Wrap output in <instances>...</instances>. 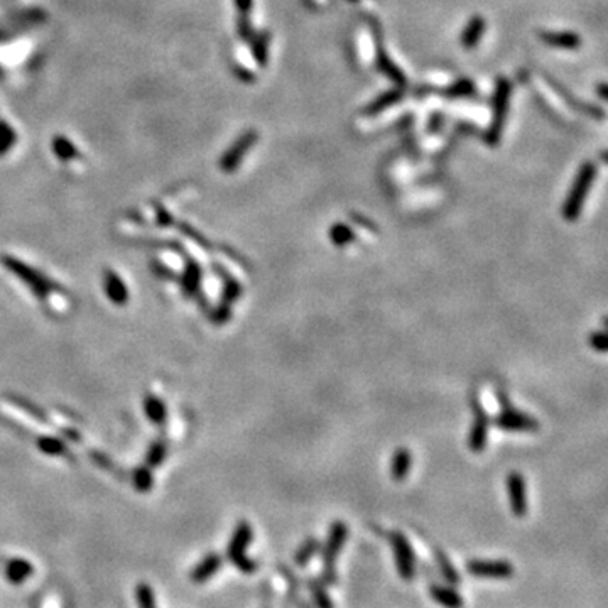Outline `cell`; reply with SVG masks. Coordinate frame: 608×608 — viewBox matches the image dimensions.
I'll use <instances>...</instances> for the list:
<instances>
[{
    "label": "cell",
    "instance_id": "cell-1",
    "mask_svg": "<svg viewBox=\"0 0 608 608\" xmlns=\"http://www.w3.org/2000/svg\"><path fill=\"white\" fill-rule=\"evenodd\" d=\"M595 164L587 163L580 167L575 183L571 186V191H569L568 198H566L563 205V218L566 221H576L580 218L581 212H583L584 200H587L588 193H590L591 183L595 181Z\"/></svg>",
    "mask_w": 608,
    "mask_h": 608
},
{
    "label": "cell",
    "instance_id": "cell-2",
    "mask_svg": "<svg viewBox=\"0 0 608 608\" xmlns=\"http://www.w3.org/2000/svg\"><path fill=\"white\" fill-rule=\"evenodd\" d=\"M348 537V527L345 522L336 521L331 524L330 534H328L326 542H324L323 551H321V561H323V583L336 584L338 576H336L335 564L345 546Z\"/></svg>",
    "mask_w": 608,
    "mask_h": 608
},
{
    "label": "cell",
    "instance_id": "cell-3",
    "mask_svg": "<svg viewBox=\"0 0 608 608\" xmlns=\"http://www.w3.org/2000/svg\"><path fill=\"white\" fill-rule=\"evenodd\" d=\"M252 537H254V534H252L250 524L246 521L239 522V526L233 531V536L227 549L228 560L232 561V564L239 571L246 573V575H252L257 569V563L247 556V549L250 546Z\"/></svg>",
    "mask_w": 608,
    "mask_h": 608
},
{
    "label": "cell",
    "instance_id": "cell-4",
    "mask_svg": "<svg viewBox=\"0 0 608 608\" xmlns=\"http://www.w3.org/2000/svg\"><path fill=\"white\" fill-rule=\"evenodd\" d=\"M510 93H512V85L507 78H500L497 82L495 88V97H493V116H492V124L487 131V142L490 145H495L500 140L502 136L504 124H506L507 112H508V102H510Z\"/></svg>",
    "mask_w": 608,
    "mask_h": 608
},
{
    "label": "cell",
    "instance_id": "cell-5",
    "mask_svg": "<svg viewBox=\"0 0 608 608\" xmlns=\"http://www.w3.org/2000/svg\"><path fill=\"white\" fill-rule=\"evenodd\" d=\"M391 544L396 556L397 573L404 581H411L416 575V558L414 551L411 548V542L403 533L396 531L391 534Z\"/></svg>",
    "mask_w": 608,
    "mask_h": 608
},
{
    "label": "cell",
    "instance_id": "cell-6",
    "mask_svg": "<svg viewBox=\"0 0 608 608\" xmlns=\"http://www.w3.org/2000/svg\"><path fill=\"white\" fill-rule=\"evenodd\" d=\"M495 426L508 433H533L539 430V423L533 416L517 411L506 404L504 411L495 418Z\"/></svg>",
    "mask_w": 608,
    "mask_h": 608
},
{
    "label": "cell",
    "instance_id": "cell-7",
    "mask_svg": "<svg viewBox=\"0 0 608 608\" xmlns=\"http://www.w3.org/2000/svg\"><path fill=\"white\" fill-rule=\"evenodd\" d=\"M466 571L477 578L506 580L514 576L515 569L508 561L504 560H473L466 563Z\"/></svg>",
    "mask_w": 608,
    "mask_h": 608
},
{
    "label": "cell",
    "instance_id": "cell-8",
    "mask_svg": "<svg viewBox=\"0 0 608 608\" xmlns=\"http://www.w3.org/2000/svg\"><path fill=\"white\" fill-rule=\"evenodd\" d=\"M473 409H475V419H473L472 430L468 434V448L473 453H480L485 450L488 439V426H490V419L488 414L483 411L480 403H478L477 397L472 399Z\"/></svg>",
    "mask_w": 608,
    "mask_h": 608
},
{
    "label": "cell",
    "instance_id": "cell-9",
    "mask_svg": "<svg viewBox=\"0 0 608 608\" xmlns=\"http://www.w3.org/2000/svg\"><path fill=\"white\" fill-rule=\"evenodd\" d=\"M507 495H508V506H510L512 514H514L515 517H526L527 510H529V504H527L526 481H524V478L519 472L508 473Z\"/></svg>",
    "mask_w": 608,
    "mask_h": 608
},
{
    "label": "cell",
    "instance_id": "cell-10",
    "mask_svg": "<svg viewBox=\"0 0 608 608\" xmlns=\"http://www.w3.org/2000/svg\"><path fill=\"white\" fill-rule=\"evenodd\" d=\"M221 563H223V561H221L220 554L215 553L208 554V556H206L203 561H200V563L196 564V568L191 571V580H193V583L200 584L208 581L213 575H217L218 569L221 568Z\"/></svg>",
    "mask_w": 608,
    "mask_h": 608
},
{
    "label": "cell",
    "instance_id": "cell-11",
    "mask_svg": "<svg viewBox=\"0 0 608 608\" xmlns=\"http://www.w3.org/2000/svg\"><path fill=\"white\" fill-rule=\"evenodd\" d=\"M376 41H377V66H378V70H380L382 73H385V75H387L389 78H392L399 86H404L405 78H404L403 71H400L399 68L394 64V61L387 56V53H385L384 46H382V39H380V36L377 34V30H376Z\"/></svg>",
    "mask_w": 608,
    "mask_h": 608
},
{
    "label": "cell",
    "instance_id": "cell-12",
    "mask_svg": "<svg viewBox=\"0 0 608 608\" xmlns=\"http://www.w3.org/2000/svg\"><path fill=\"white\" fill-rule=\"evenodd\" d=\"M430 596L443 608H463V598L451 587L433 584L430 587Z\"/></svg>",
    "mask_w": 608,
    "mask_h": 608
},
{
    "label": "cell",
    "instance_id": "cell-13",
    "mask_svg": "<svg viewBox=\"0 0 608 608\" xmlns=\"http://www.w3.org/2000/svg\"><path fill=\"white\" fill-rule=\"evenodd\" d=\"M33 564L28 560H22V558H14L6 566V576L9 580V583L12 584H22L26 580L33 576Z\"/></svg>",
    "mask_w": 608,
    "mask_h": 608
},
{
    "label": "cell",
    "instance_id": "cell-14",
    "mask_svg": "<svg viewBox=\"0 0 608 608\" xmlns=\"http://www.w3.org/2000/svg\"><path fill=\"white\" fill-rule=\"evenodd\" d=\"M542 41L548 46L560 49H576L580 48L581 39L576 33L571 30H563V33H542Z\"/></svg>",
    "mask_w": 608,
    "mask_h": 608
},
{
    "label": "cell",
    "instance_id": "cell-15",
    "mask_svg": "<svg viewBox=\"0 0 608 608\" xmlns=\"http://www.w3.org/2000/svg\"><path fill=\"white\" fill-rule=\"evenodd\" d=\"M412 466V457L411 451L405 448H399L394 453L392 463H391V477L396 481H403L407 478L409 472H411Z\"/></svg>",
    "mask_w": 608,
    "mask_h": 608
},
{
    "label": "cell",
    "instance_id": "cell-16",
    "mask_svg": "<svg viewBox=\"0 0 608 608\" xmlns=\"http://www.w3.org/2000/svg\"><path fill=\"white\" fill-rule=\"evenodd\" d=\"M485 33V19L481 15H475V17L470 19V22L466 24L461 34V44L466 49H473L478 44V41L481 39Z\"/></svg>",
    "mask_w": 608,
    "mask_h": 608
},
{
    "label": "cell",
    "instance_id": "cell-17",
    "mask_svg": "<svg viewBox=\"0 0 608 608\" xmlns=\"http://www.w3.org/2000/svg\"><path fill=\"white\" fill-rule=\"evenodd\" d=\"M306 584H308V590L309 593H311L315 608H335L333 600H331L330 595H328L326 587H324L323 581L316 578H308L306 580Z\"/></svg>",
    "mask_w": 608,
    "mask_h": 608
},
{
    "label": "cell",
    "instance_id": "cell-18",
    "mask_svg": "<svg viewBox=\"0 0 608 608\" xmlns=\"http://www.w3.org/2000/svg\"><path fill=\"white\" fill-rule=\"evenodd\" d=\"M254 140H255V136H254V133H247V136H243L242 139H240L239 142L235 144V147H233L232 151L228 152L227 158L223 159V167H225V169H227V171L235 169L237 164L240 163V158H242V156L246 154L247 149L250 147V145H252V142H254Z\"/></svg>",
    "mask_w": 608,
    "mask_h": 608
},
{
    "label": "cell",
    "instance_id": "cell-19",
    "mask_svg": "<svg viewBox=\"0 0 608 608\" xmlns=\"http://www.w3.org/2000/svg\"><path fill=\"white\" fill-rule=\"evenodd\" d=\"M105 291L113 303L117 304L127 303V297H129L127 289H125L124 282H122L113 273L105 274Z\"/></svg>",
    "mask_w": 608,
    "mask_h": 608
},
{
    "label": "cell",
    "instance_id": "cell-20",
    "mask_svg": "<svg viewBox=\"0 0 608 608\" xmlns=\"http://www.w3.org/2000/svg\"><path fill=\"white\" fill-rule=\"evenodd\" d=\"M320 551V541L316 537H308L303 544L297 548L296 553H294V563H296L300 568H303L309 563V561L315 558V554Z\"/></svg>",
    "mask_w": 608,
    "mask_h": 608
},
{
    "label": "cell",
    "instance_id": "cell-21",
    "mask_svg": "<svg viewBox=\"0 0 608 608\" xmlns=\"http://www.w3.org/2000/svg\"><path fill=\"white\" fill-rule=\"evenodd\" d=\"M436 563H438V568H439V573H441V576L446 581H448L450 584L460 583L461 576L458 575L454 564L451 563V560L448 556H446L445 553H443V551H436Z\"/></svg>",
    "mask_w": 608,
    "mask_h": 608
},
{
    "label": "cell",
    "instance_id": "cell-22",
    "mask_svg": "<svg viewBox=\"0 0 608 608\" xmlns=\"http://www.w3.org/2000/svg\"><path fill=\"white\" fill-rule=\"evenodd\" d=\"M330 240L336 247H345L355 240V232L345 223H335L330 228Z\"/></svg>",
    "mask_w": 608,
    "mask_h": 608
},
{
    "label": "cell",
    "instance_id": "cell-23",
    "mask_svg": "<svg viewBox=\"0 0 608 608\" xmlns=\"http://www.w3.org/2000/svg\"><path fill=\"white\" fill-rule=\"evenodd\" d=\"M400 97H403V95H400V90L387 91V93L380 95V97H378L377 100H374L372 103H370L369 109H367V113H370V116H376V113L382 112V110H384V109H387L389 105L396 103Z\"/></svg>",
    "mask_w": 608,
    "mask_h": 608
},
{
    "label": "cell",
    "instance_id": "cell-24",
    "mask_svg": "<svg viewBox=\"0 0 608 608\" xmlns=\"http://www.w3.org/2000/svg\"><path fill=\"white\" fill-rule=\"evenodd\" d=\"M136 598L139 608H156V596L151 584L139 583L136 588Z\"/></svg>",
    "mask_w": 608,
    "mask_h": 608
},
{
    "label": "cell",
    "instance_id": "cell-25",
    "mask_svg": "<svg viewBox=\"0 0 608 608\" xmlns=\"http://www.w3.org/2000/svg\"><path fill=\"white\" fill-rule=\"evenodd\" d=\"M145 412H147V416L154 421V423L164 421V405L160 404L158 399H154V397H147V399H145Z\"/></svg>",
    "mask_w": 608,
    "mask_h": 608
},
{
    "label": "cell",
    "instance_id": "cell-26",
    "mask_svg": "<svg viewBox=\"0 0 608 608\" xmlns=\"http://www.w3.org/2000/svg\"><path fill=\"white\" fill-rule=\"evenodd\" d=\"M39 448L49 454H59L64 451L63 445H61L58 439H53V438L39 439Z\"/></svg>",
    "mask_w": 608,
    "mask_h": 608
},
{
    "label": "cell",
    "instance_id": "cell-27",
    "mask_svg": "<svg viewBox=\"0 0 608 608\" xmlns=\"http://www.w3.org/2000/svg\"><path fill=\"white\" fill-rule=\"evenodd\" d=\"M473 91V85L468 82V80H463V82H458L457 85L451 86L450 90V97H466Z\"/></svg>",
    "mask_w": 608,
    "mask_h": 608
},
{
    "label": "cell",
    "instance_id": "cell-28",
    "mask_svg": "<svg viewBox=\"0 0 608 608\" xmlns=\"http://www.w3.org/2000/svg\"><path fill=\"white\" fill-rule=\"evenodd\" d=\"M151 485H152L151 473H147L145 470H139V472L136 473V487L139 488L140 492H147L151 490Z\"/></svg>",
    "mask_w": 608,
    "mask_h": 608
},
{
    "label": "cell",
    "instance_id": "cell-29",
    "mask_svg": "<svg viewBox=\"0 0 608 608\" xmlns=\"http://www.w3.org/2000/svg\"><path fill=\"white\" fill-rule=\"evenodd\" d=\"M590 347L595 348L596 351L603 353L607 350V338H605V331H595V333L590 335Z\"/></svg>",
    "mask_w": 608,
    "mask_h": 608
},
{
    "label": "cell",
    "instance_id": "cell-30",
    "mask_svg": "<svg viewBox=\"0 0 608 608\" xmlns=\"http://www.w3.org/2000/svg\"><path fill=\"white\" fill-rule=\"evenodd\" d=\"M151 463L152 465H156V463H159L160 460H163L164 458V446H160V445H156V448L152 450V453H151Z\"/></svg>",
    "mask_w": 608,
    "mask_h": 608
}]
</instances>
